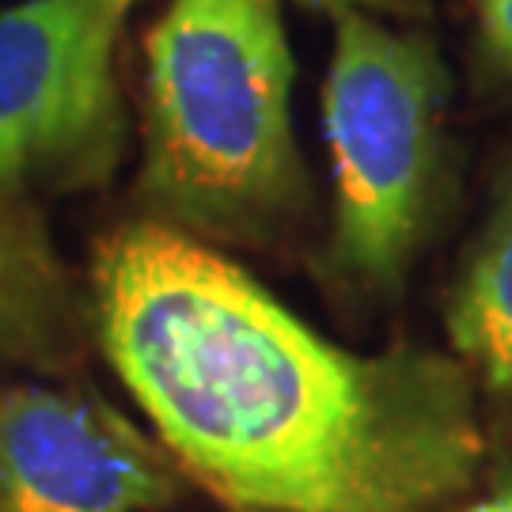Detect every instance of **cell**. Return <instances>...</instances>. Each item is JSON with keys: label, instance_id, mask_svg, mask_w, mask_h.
Returning <instances> with one entry per match:
<instances>
[{"label": "cell", "instance_id": "cell-1", "mask_svg": "<svg viewBox=\"0 0 512 512\" xmlns=\"http://www.w3.org/2000/svg\"><path fill=\"white\" fill-rule=\"evenodd\" d=\"M99 342L167 452L247 512H440L482 459L471 372L353 353L217 247L133 220L95 247Z\"/></svg>", "mask_w": 512, "mask_h": 512}, {"label": "cell", "instance_id": "cell-2", "mask_svg": "<svg viewBox=\"0 0 512 512\" xmlns=\"http://www.w3.org/2000/svg\"><path fill=\"white\" fill-rule=\"evenodd\" d=\"M281 0H167L145 38L141 198L175 232L266 243L308 198Z\"/></svg>", "mask_w": 512, "mask_h": 512}, {"label": "cell", "instance_id": "cell-3", "mask_svg": "<svg viewBox=\"0 0 512 512\" xmlns=\"http://www.w3.org/2000/svg\"><path fill=\"white\" fill-rule=\"evenodd\" d=\"M448 92V69L425 35L368 12L338 16L323 88L334 262L368 289L399 285L433 224Z\"/></svg>", "mask_w": 512, "mask_h": 512}, {"label": "cell", "instance_id": "cell-4", "mask_svg": "<svg viewBox=\"0 0 512 512\" xmlns=\"http://www.w3.org/2000/svg\"><path fill=\"white\" fill-rule=\"evenodd\" d=\"M118 31L122 19L92 0L0 8V194L110 183L126 148Z\"/></svg>", "mask_w": 512, "mask_h": 512}, {"label": "cell", "instance_id": "cell-5", "mask_svg": "<svg viewBox=\"0 0 512 512\" xmlns=\"http://www.w3.org/2000/svg\"><path fill=\"white\" fill-rule=\"evenodd\" d=\"M152 440L92 395L0 387V512H148L175 497Z\"/></svg>", "mask_w": 512, "mask_h": 512}, {"label": "cell", "instance_id": "cell-6", "mask_svg": "<svg viewBox=\"0 0 512 512\" xmlns=\"http://www.w3.org/2000/svg\"><path fill=\"white\" fill-rule=\"evenodd\" d=\"M448 338L482 384L512 391V171L497 186L490 217L448 300Z\"/></svg>", "mask_w": 512, "mask_h": 512}, {"label": "cell", "instance_id": "cell-7", "mask_svg": "<svg viewBox=\"0 0 512 512\" xmlns=\"http://www.w3.org/2000/svg\"><path fill=\"white\" fill-rule=\"evenodd\" d=\"M61 266L35 209L0 194V353L46 342L61 311Z\"/></svg>", "mask_w": 512, "mask_h": 512}, {"label": "cell", "instance_id": "cell-8", "mask_svg": "<svg viewBox=\"0 0 512 512\" xmlns=\"http://www.w3.org/2000/svg\"><path fill=\"white\" fill-rule=\"evenodd\" d=\"M475 54L486 73L512 80V0H471Z\"/></svg>", "mask_w": 512, "mask_h": 512}, {"label": "cell", "instance_id": "cell-9", "mask_svg": "<svg viewBox=\"0 0 512 512\" xmlns=\"http://www.w3.org/2000/svg\"><path fill=\"white\" fill-rule=\"evenodd\" d=\"M315 8H327L334 16H342V12H368V16H376V12H410V8H418V0H308Z\"/></svg>", "mask_w": 512, "mask_h": 512}, {"label": "cell", "instance_id": "cell-10", "mask_svg": "<svg viewBox=\"0 0 512 512\" xmlns=\"http://www.w3.org/2000/svg\"><path fill=\"white\" fill-rule=\"evenodd\" d=\"M463 512H512V482L509 486H501L497 494H490L486 501H478V505H471V509Z\"/></svg>", "mask_w": 512, "mask_h": 512}, {"label": "cell", "instance_id": "cell-11", "mask_svg": "<svg viewBox=\"0 0 512 512\" xmlns=\"http://www.w3.org/2000/svg\"><path fill=\"white\" fill-rule=\"evenodd\" d=\"M92 4H99V8H107V12H114L118 19H126V12L137 4V0H92Z\"/></svg>", "mask_w": 512, "mask_h": 512}]
</instances>
